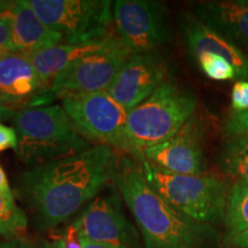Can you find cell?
<instances>
[{
  "label": "cell",
  "mask_w": 248,
  "mask_h": 248,
  "mask_svg": "<svg viewBox=\"0 0 248 248\" xmlns=\"http://www.w3.org/2000/svg\"><path fill=\"white\" fill-rule=\"evenodd\" d=\"M117 156L111 147L95 144L26 170L18 193L36 228L53 230L91 202L111 182Z\"/></svg>",
  "instance_id": "obj_1"
},
{
  "label": "cell",
  "mask_w": 248,
  "mask_h": 248,
  "mask_svg": "<svg viewBox=\"0 0 248 248\" xmlns=\"http://www.w3.org/2000/svg\"><path fill=\"white\" fill-rule=\"evenodd\" d=\"M111 183L137 223L144 248H224L216 226L172 208L151 187L140 164L130 155L117 156Z\"/></svg>",
  "instance_id": "obj_2"
},
{
  "label": "cell",
  "mask_w": 248,
  "mask_h": 248,
  "mask_svg": "<svg viewBox=\"0 0 248 248\" xmlns=\"http://www.w3.org/2000/svg\"><path fill=\"white\" fill-rule=\"evenodd\" d=\"M17 157L29 166L51 162L91 147L75 128L62 105L24 107L16 110Z\"/></svg>",
  "instance_id": "obj_3"
},
{
  "label": "cell",
  "mask_w": 248,
  "mask_h": 248,
  "mask_svg": "<svg viewBox=\"0 0 248 248\" xmlns=\"http://www.w3.org/2000/svg\"><path fill=\"white\" fill-rule=\"evenodd\" d=\"M198 99L170 78L151 97L129 110L126 136L130 156L139 160L150 147L168 140L195 114Z\"/></svg>",
  "instance_id": "obj_4"
},
{
  "label": "cell",
  "mask_w": 248,
  "mask_h": 248,
  "mask_svg": "<svg viewBox=\"0 0 248 248\" xmlns=\"http://www.w3.org/2000/svg\"><path fill=\"white\" fill-rule=\"evenodd\" d=\"M138 162L146 182L172 208L214 226L224 222L230 191L224 179L210 173L179 175L157 168L148 161Z\"/></svg>",
  "instance_id": "obj_5"
},
{
  "label": "cell",
  "mask_w": 248,
  "mask_h": 248,
  "mask_svg": "<svg viewBox=\"0 0 248 248\" xmlns=\"http://www.w3.org/2000/svg\"><path fill=\"white\" fill-rule=\"evenodd\" d=\"M29 4L63 43L94 42L114 31L109 0H29Z\"/></svg>",
  "instance_id": "obj_6"
},
{
  "label": "cell",
  "mask_w": 248,
  "mask_h": 248,
  "mask_svg": "<svg viewBox=\"0 0 248 248\" xmlns=\"http://www.w3.org/2000/svg\"><path fill=\"white\" fill-rule=\"evenodd\" d=\"M75 128L88 141L106 145L130 155L126 136L129 110L119 104L108 91L73 94L62 99Z\"/></svg>",
  "instance_id": "obj_7"
},
{
  "label": "cell",
  "mask_w": 248,
  "mask_h": 248,
  "mask_svg": "<svg viewBox=\"0 0 248 248\" xmlns=\"http://www.w3.org/2000/svg\"><path fill=\"white\" fill-rule=\"evenodd\" d=\"M113 29L132 54L159 51L171 42L168 11L154 0L114 1Z\"/></svg>",
  "instance_id": "obj_8"
},
{
  "label": "cell",
  "mask_w": 248,
  "mask_h": 248,
  "mask_svg": "<svg viewBox=\"0 0 248 248\" xmlns=\"http://www.w3.org/2000/svg\"><path fill=\"white\" fill-rule=\"evenodd\" d=\"M132 53L117 38L107 47L74 62L61 73L46 94L45 102L68 95L108 91Z\"/></svg>",
  "instance_id": "obj_9"
},
{
  "label": "cell",
  "mask_w": 248,
  "mask_h": 248,
  "mask_svg": "<svg viewBox=\"0 0 248 248\" xmlns=\"http://www.w3.org/2000/svg\"><path fill=\"white\" fill-rule=\"evenodd\" d=\"M121 198L116 187L97 195L71 221L77 233L94 243L139 248L137 231L123 212Z\"/></svg>",
  "instance_id": "obj_10"
},
{
  "label": "cell",
  "mask_w": 248,
  "mask_h": 248,
  "mask_svg": "<svg viewBox=\"0 0 248 248\" xmlns=\"http://www.w3.org/2000/svg\"><path fill=\"white\" fill-rule=\"evenodd\" d=\"M170 79V67L159 51L136 53L128 59L108 92L130 110Z\"/></svg>",
  "instance_id": "obj_11"
},
{
  "label": "cell",
  "mask_w": 248,
  "mask_h": 248,
  "mask_svg": "<svg viewBox=\"0 0 248 248\" xmlns=\"http://www.w3.org/2000/svg\"><path fill=\"white\" fill-rule=\"evenodd\" d=\"M203 136L202 123L194 114L173 137L148 148L138 161H148L157 168L179 175H203L207 170Z\"/></svg>",
  "instance_id": "obj_12"
},
{
  "label": "cell",
  "mask_w": 248,
  "mask_h": 248,
  "mask_svg": "<svg viewBox=\"0 0 248 248\" xmlns=\"http://www.w3.org/2000/svg\"><path fill=\"white\" fill-rule=\"evenodd\" d=\"M45 95L29 54L9 51L0 57V106H45Z\"/></svg>",
  "instance_id": "obj_13"
},
{
  "label": "cell",
  "mask_w": 248,
  "mask_h": 248,
  "mask_svg": "<svg viewBox=\"0 0 248 248\" xmlns=\"http://www.w3.org/2000/svg\"><path fill=\"white\" fill-rule=\"evenodd\" d=\"M179 28L192 58L202 52H213L233 66L238 80H248V55L232 40L204 24L192 13H182Z\"/></svg>",
  "instance_id": "obj_14"
},
{
  "label": "cell",
  "mask_w": 248,
  "mask_h": 248,
  "mask_svg": "<svg viewBox=\"0 0 248 248\" xmlns=\"http://www.w3.org/2000/svg\"><path fill=\"white\" fill-rule=\"evenodd\" d=\"M11 51L33 54L63 43V38L42 21L29 0H15L11 7Z\"/></svg>",
  "instance_id": "obj_15"
},
{
  "label": "cell",
  "mask_w": 248,
  "mask_h": 248,
  "mask_svg": "<svg viewBox=\"0 0 248 248\" xmlns=\"http://www.w3.org/2000/svg\"><path fill=\"white\" fill-rule=\"evenodd\" d=\"M204 24L248 51V0L202 1L194 8Z\"/></svg>",
  "instance_id": "obj_16"
},
{
  "label": "cell",
  "mask_w": 248,
  "mask_h": 248,
  "mask_svg": "<svg viewBox=\"0 0 248 248\" xmlns=\"http://www.w3.org/2000/svg\"><path fill=\"white\" fill-rule=\"evenodd\" d=\"M116 38L115 32H111L109 36L104 39L94 40V42L78 43V44H70V43H61L53 47H49L44 51L37 53L29 54L31 62L38 74L40 82L46 90L47 94L49 88L53 84L55 78L63 73L68 67L74 62L86 55L94 53L100 49L107 47ZM46 98V95H45Z\"/></svg>",
  "instance_id": "obj_17"
},
{
  "label": "cell",
  "mask_w": 248,
  "mask_h": 248,
  "mask_svg": "<svg viewBox=\"0 0 248 248\" xmlns=\"http://www.w3.org/2000/svg\"><path fill=\"white\" fill-rule=\"evenodd\" d=\"M217 163L228 177L248 182V135L229 138L221 148Z\"/></svg>",
  "instance_id": "obj_18"
},
{
  "label": "cell",
  "mask_w": 248,
  "mask_h": 248,
  "mask_svg": "<svg viewBox=\"0 0 248 248\" xmlns=\"http://www.w3.org/2000/svg\"><path fill=\"white\" fill-rule=\"evenodd\" d=\"M224 224L228 238L248 229V182L235 181L226 200Z\"/></svg>",
  "instance_id": "obj_19"
},
{
  "label": "cell",
  "mask_w": 248,
  "mask_h": 248,
  "mask_svg": "<svg viewBox=\"0 0 248 248\" xmlns=\"http://www.w3.org/2000/svg\"><path fill=\"white\" fill-rule=\"evenodd\" d=\"M28 217L15 200H8L0 195V237L12 239L23 235L28 228Z\"/></svg>",
  "instance_id": "obj_20"
},
{
  "label": "cell",
  "mask_w": 248,
  "mask_h": 248,
  "mask_svg": "<svg viewBox=\"0 0 248 248\" xmlns=\"http://www.w3.org/2000/svg\"><path fill=\"white\" fill-rule=\"evenodd\" d=\"M198 67L208 78L213 80H232L237 79V73L233 66L221 55L213 52H202L193 58Z\"/></svg>",
  "instance_id": "obj_21"
},
{
  "label": "cell",
  "mask_w": 248,
  "mask_h": 248,
  "mask_svg": "<svg viewBox=\"0 0 248 248\" xmlns=\"http://www.w3.org/2000/svg\"><path fill=\"white\" fill-rule=\"evenodd\" d=\"M231 107L233 113L248 110V80H237L232 86Z\"/></svg>",
  "instance_id": "obj_22"
},
{
  "label": "cell",
  "mask_w": 248,
  "mask_h": 248,
  "mask_svg": "<svg viewBox=\"0 0 248 248\" xmlns=\"http://www.w3.org/2000/svg\"><path fill=\"white\" fill-rule=\"evenodd\" d=\"M224 131L230 137L248 135V110L243 113H231L225 120Z\"/></svg>",
  "instance_id": "obj_23"
},
{
  "label": "cell",
  "mask_w": 248,
  "mask_h": 248,
  "mask_svg": "<svg viewBox=\"0 0 248 248\" xmlns=\"http://www.w3.org/2000/svg\"><path fill=\"white\" fill-rule=\"evenodd\" d=\"M13 5V2H12ZM0 12V53L11 51L12 42V17L11 7Z\"/></svg>",
  "instance_id": "obj_24"
},
{
  "label": "cell",
  "mask_w": 248,
  "mask_h": 248,
  "mask_svg": "<svg viewBox=\"0 0 248 248\" xmlns=\"http://www.w3.org/2000/svg\"><path fill=\"white\" fill-rule=\"evenodd\" d=\"M48 240L55 248H82L79 235L71 223L60 234L54 235L52 239Z\"/></svg>",
  "instance_id": "obj_25"
},
{
  "label": "cell",
  "mask_w": 248,
  "mask_h": 248,
  "mask_svg": "<svg viewBox=\"0 0 248 248\" xmlns=\"http://www.w3.org/2000/svg\"><path fill=\"white\" fill-rule=\"evenodd\" d=\"M17 147V135L14 128L5 125L0 122V153L11 150H16Z\"/></svg>",
  "instance_id": "obj_26"
},
{
  "label": "cell",
  "mask_w": 248,
  "mask_h": 248,
  "mask_svg": "<svg viewBox=\"0 0 248 248\" xmlns=\"http://www.w3.org/2000/svg\"><path fill=\"white\" fill-rule=\"evenodd\" d=\"M0 248H36V241L21 235L12 239L0 240Z\"/></svg>",
  "instance_id": "obj_27"
},
{
  "label": "cell",
  "mask_w": 248,
  "mask_h": 248,
  "mask_svg": "<svg viewBox=\"0 0 248 248\" xmlns=\"http://www.w3.org/2000/svg\"><path fill=\"white\" fill-rule=\"evenodd\" d=\"M0 195L8 200L14 201V194L12 191L11 185H9L7 175H6L4 168L0 166Z\"/></svg>",
  "instance_id": "obj_28"
},
{
  "label": "cell",
  "mask_w": 248,
  "mask_h": 248,
  "mask_svg": "<svg viewBox=\"0 0 248 248\" xmlns=\"http://www.w3.org/2000/svg\"><path fill=\"white\" fill-rule=\"evenodd\" d=\"M231 245L237 248H248V229L240 233L233 235V237L228 238Z\"/></svg>",
  "instance_id": "obj_29"
},
{
  "label": "cell",
  "mask_w": 248,
  "mask_h": 248,
  "mask_svg": "<svg viewBox=\"0 0 248 248\" xmlns=\"http://www.w3.org/2000/svg\"><path fill=\"white\" fill-rule=\"evenodd\" d=\"M79 239H80V244H82V248H119V247H115V246H111V245L94 243V241L85 239V238L80 237V235H79Z\"/></svg>",
  "instance_id": "obj_30"
},
{
  "label": "cell",
  "mask_w": 248,
  "mask_h": 248,
  "mask_svg": "<svg viewBox=\"0 0 248 248\" xmlns=\"http://www.w3.org/2000/svg\"><path fill=\"white\" fill-rule=\"evenodd\" d=\"M15 113H16V110L15 109H12V108H8V107L0 106V121L8 119V117H11V116H15Z\"/></svg>",
  "instance_id": "obj_31"
},
{
  "label": "cell",
  "mask_w": 248,
  "mask_h": 248,
  "mask_svg": "<svg viewBox=\"0 0 248 248\" xmlns=\"http://www.w3.org/2000/svg\"><path fill=\"white\" fill-rule=\"evenodd\" d=\"M36 248H55L48 239H39L36 241Z\"/></svg>",
  "instance_id": "obj_32"
},
{
  "label": "cell",
  "mask_w": 248,
  "mask_h": 248,
  "mask_svg": "<svg viewBox=\"0 0 248 248\" xmlns=\"http://www.w3.org/2000/svg\"><path fill=\"white\" fill-rule=\"evenodd\" d=\"M12 2L13 1H5V0H0V12L7 9L9 6L12 5Z\"/></svg>",
  "instance_id": "obj_33"
},
{
  "label": "cell",
  "mask_w": 248,
  "mask_h": 248,
  "mask_svg": "<svg viewBox=\"0 0 248 248\" xmlns=\"http://www.w3.org/2000/svg\"><path fill=\"white\" fill-rule=\"evenodd\" d=\"M2 54H4V53H0V57H1V55H2Z\"/></svg>",
  "instance_id": "obj_34"
}]
</instances>
